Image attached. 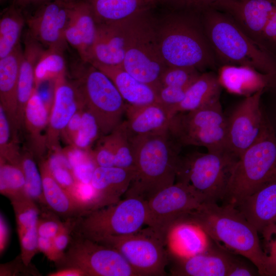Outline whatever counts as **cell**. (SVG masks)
Here are the masks:
<instances>
[{
    "label": "cell",
    "instance_id": "44dd1931",
    "mask_svg": "<svg viewBox=\"0 0 276 276\" xmlns=\"http://www.w3.org/2000/svg\"><path fill=\"white\" fill-rule=\"evenodd\" d=\"M23 53L20 43L9 55L0 59V105L17 137V91L19 70Z\"/></svg>",
    "mask_w": 276,
    "mask_h": 276
},
{
    "label": "cell",
    "instance_id": "f546056e",
    "mask_svg": "<svg viewBox=\"0 0 276 276\" xmlns=\"http://www.w3.org/2000/svg\"><path fill=\"white\" fill-rule=\"evenodd\" d=\"M49 113L45 104L38 91L34 88L26 106L24 126L31 145V151L40 159L47 149L45 135Z\"/></svg>",
    "mask_w": 276,
    "mask_h": 276
},
{
    "label": "cell",
    "instance_id": "5b68a950",
    "mask_svg": "<svg viewBox=\"0 0 276 276\" xmlns=\"http://www.w3.org/2000/svg\"><path fill=\"white\" fill-rule=\"evenodd\" d=\"M238 159L228 151L180 154L175 182L189 186L202 203H219L224 198Z\"/></svg>",
    "mask_w": 276,
    "mask_h": 276
},
{
    "label": "cell",
    "instance_id": "bcb514c9",
    "mask_svg": "<svg viewBox=\"0 0 276 276\" xmlns=\"http://www.w3.org/2000/svg\"><path fill=\"white\" fill-rule=\"evenodd\" d=\"M38 269L31 264L26 265L20 255L14 260L1 264L0 275H41Z\"/></svg>",
    "mask_w": 276,
    "mask_h": 276
},
{
    "label": "cell",
    "instance_id": "816d5d0a",
    "mask_svg": "<svg viewBox=\"0 0 276 276\" xmlns=\"http://www.w3.org/2000/svg\"><path fill=\"white\" fill-rule=\"evenodd\" d=\"M254 275H260L257 268L250 266L248 263L236 257L228 276Z\"/></svg>",
    "mask_w": 276,
    "mask_h": 276
},
{
    "label": "cell",
    "instance_id": "b9f144b4",
    "mask_svg": "<svg viewBox=\"0 0 276 276\" xmlns=\"http://www.w3.org/2000/svg\"><path fill=\"white\" fill-rule=\"evenodd\" d=\"M65 224L60 217L48 209H41L37 223L39 237L53 239L61 230Z\"/></svg>",
    "mask_w": 276,
    "mask_h": 276
},
{
    "label": "cell",
    "instance_id": "30bf717a",
    "mask_svg": "<svg viewBox=\"0 0 276 276\" xmlns=\"http://www.w3.org/2000/svg\"><path fill=\"white\" fill-rule=\"evenodd\" d=\"M168 130L182 147H203L209 152L227 149V117L220 102L195 110L177 112L172 117Z\"/></svg>",
    "mask_w": 276,
    "mask_h": 276
},
{
    "label": "cell",
    "instance_id": "83f0119b",
    "mask_svg": "<svg viewBox=\"0 0 276 276\" xmlns=\"http://www.w3.org/2000/svg\"><path fill=\"white\" fill-rule=\"evenodd\" d=\"M91 64L108 77L127 104L139 106L158 102L155 90L133 77L122 65Z\"/></svg>",
    "mask_w": 276,
    "mask_h": 276
},
{
    "label": "cell",
    "instance_id": "9c48e42d",
    "mask_svg": "<svg viewBox=\"0 0 276 276\" xmlns=\"http://www.w3.org/2000/svg\"><path fill=\"white\" fill-rule=\"evenodd\" d=\"M147 201L132 196L72 219V233L94 241L133 234L145 224Z\"/></svg>",
    "mask_w": 276,
    "mask_h": 276
},
{
    "label": "cell",
    "instance_id": "f907efd6",
    "mask_svg": "<svg viewBox=\"0 0 276 276\" xmlns=\"http://www.w3.org/2000/svg\"><path fill=\"white\" fill-rule=\"evenodd\" d=\"M38 248L39 252H42L50 261L55 264L58 263L63 256L56 249L53 239L38 237Z\"/></svg>",
    "mask_w": 276,
    "mask_h": 276
},
{
    "label": "cell",
    "instance_id": "7a4b0ae2",
    "mask_svg": "<svg viewBox=\"0 0 276 276\" xmlns=\"http://www.w3.org/2000/svg\"><path fill=\"white\" fill-rule=\"evenodd\" d=\"M183 220L196 224L216 243L247 259L260 275L269 276L267 257L261 247L258 232L233 205L203 203Z\"/></svg>",
    "mask_w": 276,
    "mask_h": 276
},
{
    "label": "cell",
    "instance_id": "d590c367",
    "mask_svg": "<svg viewBox=\"0 0 276 276\" xmlns=\"http://www.w3.org/2000/svg\"><path fill=\"white\" fill-rule=\"evenodd\" d=\"M25 179L20 166L0 158V193L10 200L26 195Z\"/></svg>",
    "mask_w": 276,
    "mask_h": 276
},
{
    "label": "cell",
    "instance_id": "8992f818",
    "mask_svg": "<svg viewBox=\"0 0 276 276\" xmlns=\"http://www.w3.org/2000/svg\"><path fill=\"white\" fill-rule=\"evenodd\" d=\"M276 180V136L269 125L262 137L238 158L222 204L234 206Z\"/></svg>",
    "mask_w": 276,
    "mask_h": 276
},
{
    "label": "cell",
    "instance_id": "d4e9b609",
    "mask_svg": "<svg viewBox=\"0 0 276 276\" xmlns=\"http://www.w3.org/2000/svg\"><path fill=\"white\" fill-rule=\"evenodd\" d=\"M43 194L47 208L64 220L77 218L86 213L81 205L53 176L48 159H40L38 163Z\"/></svg>",
    "mask_w": 276,
    "mask_h": 276
},
{
    "label": "cell",
    "instance_id": "8d00e7d4",
    "mask_svg": "<svg viewBox=\"0 0 276 276\" xmlns=\"http://www.w3.org/2000/svg\"><path fill=\"white\" fill-rule=\"evenodd\" d=\"M259 45L276 58V0H263Z\"/></svg>",
    "mask_w": 276,
    "mask_h": 276
},
{
    "label": "cell",
    "instance_id": "f1b7e54d",
    "mask_svg": "<svg viewBox=\"0 0 276 276\" xmlns=\"http://www.w3.org/2000/svg\"><path fill=\"white\" fill-rule=\"evenodd\" d=\"M222 87L215 71L201 73L187 89L181 102L171 109L172 117L177 112L193 111L220 102Z\"/></svg>",
    "mask_w": 276,
    "mask_h": 276
},
{
    "label": "cell",
    "instance_id": "5bb4252c",
    "mask_svg": "<svg viewBox=\"0 0 276 276\" xmlns=\"http://www.w3.org/2000/svg\"><path fill=\"white\" fill-rule=\"evenodd\" d=\"M264 90L246 97L227 118V149L238 158L263 135L270 123L260 105Z\"/></svg>",
    "mask_w": 276,
    "mask_h": 276
},
{
    "label": "cell",
    "instance_id": "4316f807",
    "mask_svg": "<svg viewBox=\"0 0 276 276\" xmlns=\"http://www.w3.org/2000/svg\"><path fill=\"white\" fill-rule=\"evenodd\" d=\"M83 1L91 8L97 24L126 21L157 6L155 0Z\"/></svg>",
    "mask_w": 276,
    "mask_h": 276
},
{
    "label": "cell",
    "instance_id": "277c9868",
    "mask_svg": "<svg viewBox=\"0 0 276 276\" xmlns=\"http://www.w3.org/2000/svg\"><path fill=\"white\" fill-rule=\"evenodd\" d=\"M201 19L219 67L245 65L276 76V58L261 48L229 14L211 6L201 12Z\"/></svg>",
    "mask_w": 276,
    "mask_h": 276
},
{
    "label": "cell",
    "instance_id": "681fc988",
    "mask_svg": "<svg viewBox=\"0 0 276 276\" xmlns=\"http://www.w3.org/2000/svg\"><path fill=\"white\" fill-rule=\"evenodd\" d=\"M72 219L65 220V224L61 230L53 238L57 251L63 256L72 238Z\"/></svg>",
    "mask_w": 276,
    "mask_h": 276
},
{
    "label": "cell",
    "instance_id": "8fae6325",
    "mask_svg": "<svg viewBox=\"0 0 276 276\" xmlns=\"http://www.w3.org/2000/svg\"><path fill=\"white\" fill-rule=\"evenodd\" d=\"M57 269L73 268L84 276H138L116 249L72 232L71 242Z\"/></svg>",
    "mask_w": 276,
    "mask_h": 276
},
{
    "label": "cell",
    "instance_id": "603a6c76",
    "mask_svg": "<svg viewBox=\"0 0 276 276\" xmlns=\"http://www.w3.org/2000/svg\"><path fill=\"white\" fill-rule=\"evenodd\" d=\"M259 233L276 223V180L264 186L235 206Z\"/></svg>",
    "mask_w": 276,
    "mask_h": 276
},
{
    "label": "cell",
    "instance_id": "e575fe53",
    "mask_svg": "<svg viewBox=\"0 0 276 276\" xmlns=\"http://www.w3.org/2000/svg\"><path fill=\"white\" fill-rule=\"evenodd\" d=\"M66 65L63 52L51 49H44L35 67V88L38 89L43 82L55 80L65 73Z\"/></svg>",
    "mask_w": 276,
    "mask_h": 276
},
{
    "label": "cell",
    "instance_id": "7bdbcfd3",
    "mask_svg": "<svg viewBox=\"0 0 276 276\" xmlns=\"http://www.w3.org/2000/svg\"><path fill=\"white\" fill-rule=\"evenodd\" d=\"M19 239L20 256L24 263L27 265L31 264L34 257L39 252L38 248V237L37 226L29 229L17 233Z\"/></svg>",
    "mask_w": 276,
    "mask_h": 276
},
{
    "label": "cell",
    "instance_id": "ee69618b",
    "mask_svg": "<svg viewBox=\"0 0 276 276\" xmlns=\"http://www.w3.org/2000/svg\"><path fill=\"white\" fill-rule=\"evenodd\" d=\"M261 234L268 260L269 276H276V223L268 226Z\"/></svg>",
    "mask_w": 276,
    "mask_h": 276
},
{
    "label": "cell",
    "instance_id": "7c38bea8",
    "mask_svg": "<svg viewBox=\"0 0 276 276\" xmlns=\"http://www.w3.org/2000/svg\"><path fill=\"white\" fill-rule=\"evenodd\" d=\"M119 251L138 276H164L169 262L165 245L149 228L97 241Z\"/></svg>",
    "mask_w": 276,
    "mask_h": 276
},
{
    "label": "cell",
    "instance_id": "836d02e7",
    "mask_svg": "<svg viewBox=\"0 0 276 276\" xmlns=\"http://www.w3.org/2000/svg\"><path fill=\"white\" fill-rule=\"evenodd\" d=\"M20 166L25 179L26 195L34 201L41 209H48L43 194L40 172L35 162L34 154L31 150L21 152Z\"/></svg>",
    "mask_w": 276,
    "mask_h": 276
},
{
    "label": "cell",
    "instance_id": "74e56055",
    "mask_svg": "<svg viewBox=\"0 0 276 276\" xmlns=\"http://www.w3.org/2000/svg\"><path fill=\"white\" fill-rule=\"evenodd\" d=\"M18 142V139L13 134L8 117L0 105V158L20 166L21 152L19 149Z\"/></svg>",
    "mask_w": 276,
    "mask_h": 276
},
{
    "label": "cell",
    "instance_id": "ba28073f",
    "mask_svg": "<svg viewBox=\"0 0 276 276\" xmlns=\"http://www.w3.org/2000/svg\"><path fill=\"white\" fill-rule=\"evenodd\" d=\"M151 11L128 21L123 68L156 91L167 67L158 42Z\"/></svg>",
    "mask_w": 276,
    "mask_h": 276
},
{
    "label": "cell",
    "instance_id": "60d3db41",
    "mask_svg": "<svg viewBox=\"0 0 276 276\" xmlns=\"http://www.w3.org/2000/svg\"><path fill=\"white\" fill-rule=\"evenodd\" d=\"M201 73L195 68L167 66L161 77L157 89L161 86L188 89Z\"/></svg>",
    "mask_w": 276,
    "mask_h": 276
},
{
    "label": "cell",
    "instance_id": "6da1fadb",
    "mask_svg": "<svg viewBox=\"0 0 276 276\" xmlns=\"http://www.w3.org/2000/svg\"><path fill=\"white\" fill-rule=\"evenodd\" d=\"M167 9V13L155 19L159 49L167 66L195 68L201 72L218 70L201 13Z\"/></svg>",
    "mask_w": 276,
    "mask_h": 276
},
{
    "label": "cell",
    "instance_id": "c3c4849f",
    "mask_svg": "<svg viewBox=\"0 0 276 276\" xmlns=\"http://www.w3.org/2000/svg\"><path fill=\"white\" fill-rule=\"evenodd\" d=\"M97 167L90 155L87 158L75 165L73 167V171L78 181L90 183L93 173Z\"/></svg>",
    "mask_w": 276,
    "mask_h": 276
},
{
    "label": "cell",
    "instance_id": "ac0fdd59",
    "mask_svg": "<svg viewBox=\"0 0 276 276\" xmlns=\"http://www.w3.org/2000/svg\"><path fill=\"white\" fill-rule=\"evenodd\" d=\"M222 87L232 94L251 96L260 91H269L276 87V76L264 74L245 65H224L218 69Z\"/></svg>",
    "mask_w": 276,
    "mask_h": 276
},
{
    "label": "cell",
    "instance_id": "52a82bcc",
    "mask_svg": "<svg viewBox=\"0 0 276 276\" xmlns=\"http://www.w3.org/2000/svg\"><path fill=\"white\" fill-rule=\"evenodd\" d=\"M71 72L73 83L96 119L102 136L110 133L122 122L127 103L108 77L91 63L80 59L72 64Z\"/></svg>",
    "mask_w": 276,
    "mask_h": 276
},
{
    "label": "cell",
    "instance_id": "2e32d148",
    "mask_svg": "<svg viewBox=\"0 0 276 276\" xmlns=\"http://www.w3.org/2000/svg\"><path fill=\"white\" fill-rule=\"evenodd\" d=\"M53 97L45 137L47 149L54 152L60 150L62 132L84 103L74 83L66 79L65 73L54 80Z\"/></svg>",
    "mask_w": 276,
    "mask_h": 276
},
{
    "label": "cell",
    "instance_id": "9a60e30c",
    "mask_svg": "<svg viewBox=\"0 0 276 276\" xmlns=\"http://www.w3.org/2000/svg\"><path fill=\"white\" fill-rule=\"evenodd\" d=\"M77 0H53L37 7L26 16L27 31L45 49L63 52L65 32Z\"/></svg>",
    "mask_w": 276,
    "mask_h": 276
},
{
    "label": "cell",
    "instance_id": "11a10c76",
    "mask_svg": "<svg viewBox=\"0 0 276 276\" xmlns=\"http://www.w3.org/2000/svg\"><path fill=\"white\" fill-rule=\"evenodd\" d=\"M53 0H13L12 4L24 11L29 7H37L43 3Z\"/></svg>",
    "mask_w": 276,
    "mask_h": 276
},
{
    "label": "cell",
    "instance_id": "cb8c5ba5",
    "mask_svg": "<svg viewBox=\"0 0 276 276\" xmlns=\"http://www.w3.org/2000/svg\"><path fill=\"white\" fill-rule=\"evenodd\" d=\"M125 114L131 137L165 130L172 118L169 108L159 102L139 106L127 104Z\"/></svg>",
    "mask_w": 276,
    "mask_h": 276
},
{
    "label": "cell",
    "instance_id": "484cf974",
    "mask_svg": "<svg viewBox=\"0 0 276 276\" xmlns=\"http://www.w3.org/2000/svg\"><path fill=\"white\" fill-rule=\"evenodd\" d=\"M212 239L196 224L187 220L177 222L170 231L166 246L169 258H187L204 251Z\"/></svg>",
    "mask_w": 276,
    "mask_h": 276
},
{
    "label": "cell",
    "instance_id": "f6af8a7d",
    "mask_svg": "<svg viewBox=\"0 0 276 276\" xmlns=\"http://www.w3.org/2000/svg\"><path fill=\"white\" fill-rule=\"evenodd\" d=\"M217 0H155L157 5L167 9L201 13Z\"/></svg>",
    "mask_w": 276,
    "mask_h": 276
},
{
    "label": "cell",
    "instance_id": "7dc6e473",
    "mask_svg": "<svg viewBox=\"0 0 276 276\" xmlns=\"http://www.w3.org/2000/svg\"><path fill=\"white\" fill-rule=\"evenodd\" d=\"M85 106L81 105L72 117L62 132L61 138L68 145H73L79 130L82 115Z\"/></svg>",
    "mask_w": 276,
    "mask_h": 276
},
{
    "label": "cell",
    "instance_id": "4fadbf2b",
    "mask_svg": "<svg viewBox=\"0 0 276 276\" xmlns=\"http://www.w3.org/2000/svg\"><path fill=\"white\" fill-rule=\"evenodd\" d=\"M202 203L189 186L175 182L147 201L145 224L166 246L167 237L172 228Z\"/></svg>",
    "mask_w": 276,
    "mask_h": 276
},
{
    "label": "cell",
    "instance_id": "4dcf8cb0",
    "mask_svg": "<svg viewBox=\"0 0 276 276\" xmlns=\"http://www.w3.org/2000/svg\"><path fill=\"white\" fill-rule=\"evenodd\" d=\"M24 47L19 66L18 82V99L27 101L31 97L34 86V73L37 63L45 48L27 31L24 37Z\"/></svg>",
    "mask_w": 276,
    "mask_h": 276
},
{
    "label": "cell",
    "instance_id": "3957f363",
    "mask_svg": "<svg viewBox=\"0 0 276 276\" xmlns=\"http://www.w3.org/2000/svg\"><path fill=\"white\" fill-rule=\"evenodd\" d=\"M131 140L135 175L124 195L147 201L175 182L182 147L168 129Z\"/></svg>",
    "mask_w": 276,
    "mask_h": 276
},
{
    "label": "cell",
    "instance_id": "7402d4cb",
    "mask_svg": "<svg viewBox=\"0 0 276 276\" xmlns=\"http://www.w3.org/2000/svg\"><path fill=\"white\" fill-rule=\"evenodd\" d=\"M135 175L134 169L97 167L90 184L100 208L118 202L125 195Z\"/></svg>",
    "mask_w": 276,
    "mask_h": 276
},
{
    "label": "cell",
    "instance_id": "db71d44e",
    "mask_svg": "<svg viewBox=\"0 0 276 276\" xmlns=\"http://www.w3.org/2000/svg\"><path fill=\"white\" fill-rule=\"evenodd\" d=\"M48 276H84V273L76 268H64L57 269L56 271L51 272Z\"/></svg>",
    "mask_w": 276,
    "mask_h": 276
},
{
    "label": "cell",
    "instance_id": "ffe728a7",
    "mask_svg": "<svg viewBox=\"0 0 276 276\" xmlns=\"http://www.w3.org/2000/svg\"><path fill=\"white\" fill-rule=\"evenodd\" d=\"M96 32L97 22L91 8L84 1L77 0L65 36L67 44L77 51L83 61L91 62Z\"/></svg>",
    "mask_w": 276,
    "mask_h": 276
},
{
    "label": "cell",
    "instance_id": "d6986e66",
    "mask_svg": "<svg viewBox=\"0 0 276 276\" xmlns=\"http://www.w3.org/2000/svg\"><path fill=\"white\" fill-rule=\"evenodd\" d=\"M129 20L114 24H97L90 63L122 65L125 55Z\"/></svg>",
    "mask_w": 276,
    "mask_h": 276
},
{
    "label": "cell",
    "instance_id": "1f68e13d",
    "mask_svg": "<svg viewBox=\"0 0 276 276\" xmlns=\"http://www.w3.org/2000/svg\"><path fill=\"white\" fill-rule=\"evenodd\" d=\"M26 16L14 5L6 8L0 19V59L9 55L20 43V38Z\"/></svg>",
    "mask_w": 276,
    "mask_h": 276
},
{
    "label": "cell",
    "instance_id": "f35d334b",
    "mask_svg": "<svg viewBox=\"0 0 276 276\" xmlns=\"http://www.w3.org/2000/svg\"><path fill=\"white\" fill-rule=\"evenodd\" d=\"M10 201L15 215L17 233L37 226L41 209L34 201L26 195Z\"/></svg>",
    "mask_w": 276,
    "mask_h": 276
},
{
    "label": "cell",
    "instance_id": "ab89813d",
    "mask_svg": "<svg viewBox=\"0 0 276 276\" xmlns=\"http://www.w3.org/2000/svg\"><path fill=\"white\" fill-rule=\"evenodd\" d=\"M102 136L97 121L94 116L84 107L81 125L73 146L89 151L93 144Z\"/></svg>",
    "mask_w": 276,
    "mask_h": 276
},
{
    "label": "cell",
    "instance_id": "d6a6232c",
    "mask_svg": "<svg viewBox=\"0 0 276 276\" xmlns=\"http://www.w3.org/2000/svg\"><path fill=\"white\" fill-rule=\"evenodd\" d=\"M99 140L113 156L114 167L135 170L131 136L125 121H122L110 133L101 136Z\"/></svg>",
    "mask_w": 276,
    "mask_h": 276
},
{
    "label": "cell",
    "instance_id": "9f6ffc18",
    "mask_svg": "<svg viewBox=\"0 0 276 276\" xmlns=\"http://www.w3.org/2000/svg\"><path fill=\"white\" fill-rule=\"evenodd\" d=\"M269 91L274 93L276 96V87Z\"/></svg>",
    "mask_w": 276,
    "mask_h": 276
},
{
    "label": "cell",
    "instance_id": "f5cc1de1",
    "mask_svg": "<svg viewBox=\"0 0 276 276\" xmlns=\"http://www.w3.org/2000/svg\"><path fill=\"white\" fill-rule=\"evenodd\" d=\"M10 236L9 225L3 214L0 216V255L4 254L8 246Z\"/></svg>",
    "mask_w": 276,
    "mask_h": 276
},
{
    "label": "cell",
    "instance_id": "e0dca14e",
    "mask_svg": "<svg viewBox=\"0 0 276 276\" xmlns=\"http://www.w3.org/2000/svg\"><path fill=\"white\" fill-rule=\"evenodd\" d=\"M236 257L212 239L203 251L187 258H169L173 262L172 275L228 276Z\"/></svg>",
    "mask_w": 276,
    "mask_h": 276
}]
</instances>
